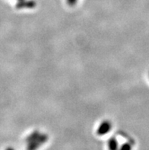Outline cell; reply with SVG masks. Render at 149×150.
Instances as JSON below:
<instances>
[{"label":"cell","instance_id":"cell-8","mask_svg":"<svg viewBox=\"0 0 149 150\" xmlns=\"http://www.w3.org/2000/svg\"><path fill=\"white\" fill-rule=\"evenodd\" d=\"M19 1H21V0H18V2H19Z\"/></svg>","mask_w":149,"mask_h":150},{"label":"cell","instance_id":"cell-7","mask_svg":"<svg viewBox=\"0 0 149 150\" xmlns=\"http://www.w3.org/2000/svg\"><path fill=\"white\" fill-rule=\"evenodd\" d=\"M6 150H15V149H12V148H8V149H6Z\"/></svg>","mask_w":149,"mask_h":150},{"label":"cell","instance_id":"cell-4","mask_svg":"<svg viewBox=\"0 0 149 150\" xmlns=\"http://www.w3.org/2000/svg\"><path fill=\"white\" fill-rule=\"evenodd\" d=\"M35 6V2L33 1H28L27 2L25 0H21L19 1L17 4V7L18 8H33Z\"/></svg>","mask_w":149,"mask_h":150},{"label":"cell","instance_id":"cell-5","mask_svg":"<svg viewBox=\"0 0 149 150\" xmlns=\"http://www.w3.org/2000/svg\"><path fill=\"white\" fill-rule=\"evenodd\" d=\"M119 150H132V146L131 143H126L119 147Z\"/></svg>","mask_w":149,"mask_h":150},{"label":"cell","instance_id":"cell-2","mask_svg":"<svg viewBox=\"0 0 149 150\" xmlns=\"http://www.w3.org/2000/svg\"><path fill=\"white\" fill-rule=\"evenodd\" d=\"M111 128L112 124L110 121L104 120V121L101 122L100 125H99L97 130V133L98 136H104L111 130Z\"/></svg>","mask_w":149,"mask_h":150},{"label":"cell","instance_id":"cell-3","mask_svg":"<svg viewBox=\"0 0 149 150\" xmlns=\"http://www.w3.org/2000/svg\"><path fill=\"white\" fill-rule=\"evenodd\" d=\"M108 148L109 150H119V143L115 137H112L108 140Z\"/></svg>","mask_w":149,"mask_h":150},{"label":"cell","instance_id":"cell-1","mask_svg":"<svg viewBox=\"0 0 149 150\" xmlns=\"http://www.w3.org/2000/svg\"><path fill=\"white\" fill-rule=\"evenodd\" d=\"M47 137L45 134H41L38 132H34L28 137V147L30 150H35L40 145L45 143Z\"/></svg>","mask_w":149,"mask_h":150},{"label":"cell","instance_id":"cell-6","mask_svg":"<svg viewBox=\"0 0 149 150\" xmlns=\"http://www.w3.org/2000/svg\"><path fill=\"white\" fill-rule=\"evenodd\" d=\"M78 0H67V2L69 6H74L76 5Z\"/></svg>","mask_w":149,"mask_h":150}]
</instances>
